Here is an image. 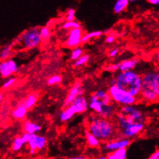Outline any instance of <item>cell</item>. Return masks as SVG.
<instances>
[{
	"label": "cell",
	"instance_id": "obj_1",
	"mask_svg": "<svg viewBox=\"0 0 159 159\" xmlns=\"http://www.w3.org/2000/svg\"><path fill=\"white\" fill-rule=\"evenodd\" d=\"M114 118L118 132L124 138H136L145 128V114L135 104L120 106Z\"/></svg>",
	"mask_w": 159,
	"mask_h": 159
},
{
	"label": "cell",
	"instance_id": "obj_2",
	"mask_svg": "<svg viewBox=\"0 0 159 159\" xmlns=\"http://www.w3.org/2000/svg\"><path fill=\"white\" fill-rule=\"evenodd\" d=\"M87 121V130L101 141L107 142L116 138L118 129L116 122L111 119L104 118L95 114L90 115Z\"/></svg>",
	"mask_w": 159,
	"mask_h": 159
},
{
	"label": "cell",
	"instance_id": "obj_3",
	"mask_svg": "<svg viewBox=\"0 0 159 159\" xmlns=\"http://www.w3.org/2000/svg\"><path fill=\"white\" fill-rule=\"evenodd\" d=\"M116 84L131 95L139 98L142 85V76L131 70L120 72L116 77Z\"/></svg>",
	"mask_w": 159,
	"mask_h": 159
},
{
	"label": "cell",
	"instance_id": "obj_4",
	"mask_svg": "<svg viewBox=\"0 0 159 159\" xmlns=\"http://www.w3.org/2000/svg\"><path fill=\"white\" fill-rule=\"evenodd\" d=\"M42 43L40 36V29L38 27H32L23 32L12 43V47L15 44H21L25 49H33L37 47Z\"/></svg>",
	"mask_w": 159,
	"mask_h": 159
},
{
	"label": "cell",
	"instance_id": "obj_5",
	"mask_svg": "<svg viewBox=\"0 0 159 159\" xmlns=\"http://www.w3.org/2000/svg\"><path fill=\"white\" fill-rule=\"evenodd\" d=\"M107 90L113 102L119 106L134 105L139 101V98L133 96L126 90L120 88L117 84L111 85Z\"/></svg>",
	"mask_w": 159,
	"mask_h": 159
},
{
	"label": "cell",
	"instance_id": "obj_6",
	"mask_svg": "<svg viewBox=\"0 0 159 159\" xmlns=\"http://www.w3.org/2000/svg\"><path fill=\"white\" fill-rule=\"evenodd\" d=\"M153 72H147L142 76V85L139 99L146 103H154L159 101V97L152 84Z\"/></svg>",
	"mask_w": 159,
	"mask_h": 159
},
{
	"label": "cell",
	"instance_id": "obj_7",
	"mask_svg": "<svg viewBox=\"0 0 159 159\" xmlns=\"http://www.w3.org/2000/svg\"><path fill=\"white\" fill-rule=\"evenodd\" d=\"M83 36H84V31L81 27L72 29L68 33L67 39L65 41L64 46L70 49H74L79 47L82 43Z\"/></svg>",
	"mask_w": 159,
	"mask_h": 159
},
{
	"label": "cell",
	"instance_id": "obj_8",
	"mask_svg": "<svg viewBox=\"0 0 159 159\" xmlns=\"http://www.w3.org/2000/svg\"><path fill=\"white\" fill-rule=\"evenodd\" d=\"M19 66L16 62L12 59L2 60L0 63V74L3 78H9L18 71Z\"/></svg>",
	"mask_w": 159,
	"mask_h": 159
},
{
	"label": "cell",
	"instance_id": "obj_9",
	"mask_svg": "<svg viewBox=\"0 0 159 159\" xmlns=\"http://www.w3.org/2000/svg\"><path fill=\"white\" fill-rule=\"evenodd\" d=\"M131 144V139L124 137L114 138L111 141H107L104 148L107 152H114L120 148H127Z\"/></svg>",
	"mask_w": 159,
	"mask_h": 159
},
{
	"label": "cell",
	"instance_id": "obj_10",
	"mask_svg": "<svg viewBox=\"0 0 159 159\" xmlns=\"http://www.w3.org/2000/svg\"><path fill=\"white\" fill-rule=\"evenodd\" d=\"M85 90L84 88H83L80 82H76L74 84L71 89L70 90V91L68 92L67 96L65 98L64 103H63V107H66L70 105L73 103V101L76 99L78 96H82L84 95Z\"/></svg>",
	"mask_w": 159,
	"mask_h": 159
},
{
	"label": "cell",
	"instance_id": "obj_11",
	"mask_svg": "<svg viewBox=\"0 0 159 159\" xmlns=\"http://www.w3.org/2000/svg\"><path fill=\"white\" fill-rule=\"evenodd\" d=\"M90 101H98L102 105H107L113 102L108 90H98L92 93L90 96Z\"/></svg>",
	"mask_w": 159,
	"mask_h": 159
},
{
	"label": "cell",
	"instance_id": "obj_12",
	"mask_svg": "<svg viewBox=\"0 0 159 159\" xmlns=\"http://www.w3.org/2000/svg\"><path fill=\"white\" fill-rule=\"evenodd\" d=\"M71 104L75 107L77 114H82V113L86 112L89 108L88 100L84 95L77 97Z\"/></svg>",
	"mask_w": 159,
	"mask_h": 159
},
{
	"label": "cell",
	"instance_id": "obj_13",
	"mask_svg": "<svg viewBox=\"0 0 159 159\" xmlns=\"http://www.w3.org/2000/svg\"><path fill=\"white\" fill-rule=\"evenodd\" d=\"M117 111V108L114 104V102H112L111 104L103 106L102 110H101V113L98 114V116L107 119H113L115 117Z\"/></svg>",
	"mask_w": 159,
	"mask_h": 159
},
{
	"label": "cell",
	"instance_id": "obj_14",
	"mask_svg": "<svg viewBox=\"0 0 159 159\" xmlns=\"http://www.w3.org/2000/svg\"><path fill=\"white\" fill-rule=\"evenodd\" d=\"M77 114L75 107L72 104L65 107V109L60 113V119L62 122H66L70 120L75 114Z\"/></svg>",
	"mask_w": 159,
	"mask_h": 159
},
{
	"label": "cell",
	"instance_id": "obj_15",
	"mask_svg": "<svg viewBox=\"0 0 159 159\" xmlns=\"http://www.w3.org/2000/svg\"><path fill=\"white\" fill-rule=\"evenodd\" d=\"M139 63V60L137 58L130 59V60H123L120 63V69L119 70L120 72H125V71L131 70L136 67L137 65Z\"/></svg>",
	"mask_w": 159,
	"mask_h": 159
},
{
	"label": "cell",
	"instance_id": "obj_16",
	"mask_svg": "<svg viewBox=\"0 0 159 159\" xmlns=\"http://www.w3.org/2000/svg\"><path fill=\"white\" fill-rule=\"evenodd\" d=\"M23 128L24 132L32 134H36L39 132L41 131V129H42V127L39 125H38V124L33 123L30 120H25L24 123H23Z\"/></svg>",
	"mask_w": 159,
	"mask_h": 159
},
{
	"label": "cell",
	"instance_id": "obj_17",
	"mask_svg": "<svg viewBox=\"0 0 159 159\" xmlns=\"http://www.w3.org/2000/svg\"><path fill=\"white\" fill-rule=\"evenodd\" d=\"M27 111H28V109L22 103H20L12 111V117L16 120H23L26 117Z\"/></svg>",
	"mask_w": 159,
	"mask_h": 159
},
{
	"label": "cell",
	"instance_id": "obj_18",
	"mask_svg": "<svg viewBox=\"0 0 159 159\" xmlns=\"http://www.w3.org/2000/svg\"><path fill=\"white\" fill-rule=\"evenodd\" d=\"M85 138L87 140V144L90 148H98L101 144V141L92 133H90L88 130L85 131Z\"/></svg>",
	"mask_w": 159,
	"mask_h": 159
},
{
	"label": "cell",
	"instance_id": "obj_19",
	"mask_svg": "<svg viewBox=\"0 0 159 159\" xmlns=\"http://www.w3.org/2000/svg\"><path fill=\"white\" fill-rule=\"evenodd\" d=\"M129 0H116L114 5V12L116 14L123 12L129 6Z\"/></svg>",
	"mask_w": 159,
	"mask_h": 159
},
{
	"label": "cell",
	"instance_id": "obj_20",
	"mask_svg": "<svg viewBox=\"0 0 159 159\" xmlns=\"http://www.w3.org/2000/svg\"><path fill=\"white\" fill-rule=\"evenodd\" d=\"M127 158V148H120L111 152L107 155V159H125Z\"/></svg>",
	"mask_w": 159,
	"mask_h": 159
},
{
	"label": "cell",
	"instance_id": "obj_21",
	"mask_svg": "<svg viewBox=\"0 0 159 159\" xmlns=\"http://www.w3.org/2000/svg\"><path fill=\"white\" fill-rule=\"evenodd\" d=\"M37 101L38 95L36 93H31L29 96H27V98L26 99H24V101H23L22 104L26 107L27 109L30 110L35 106Z\"/></svg>",
	"mask_w": 159,
	"mask_h": 159
},
{
	"label": "cell",
	"instance_id": "obj_22",
	"mask_svg": "<svg viewBox=\"0 0 159 159\" xmlns=\"http://www.w3.org/2000/svg\"><path fill=\"white\" fill-rule=\"evenodd\" d=\"M104 33V32L98 30V31H93V32H90V33L84 34V36H83L82 37V43H85L88 42V41H90V39H94V38L101 37Z\"/></svg>",
	"mask_w": 159,
	"mask_h": 159
},
{
	"label": "cell",
	"instance_id": "obj_23",
	"mask_svg": "<svg viewBox=\"0 0 159 159\" xmlns=\"http://www.w3.org/2000/svg\"><path fill=\"white\" fill-rule=\"evenodd\" d=\"M12 44H8V45L5 46L3 48H2L1 52H0V59L2 60L10 58L11 56H12Z\"/></svg>",
	"mask_w": 159,
	"mask_h": 159
},
{
	"label": "cell",
	"instance_id": "obj_24",
	"mask_svg": "<svg viewBox=\"0 0 159 159\" xmlns=\"http://www.w3.org/2000/svg\"><path fill=\"white\" fill-rule=\"evenodd\" d=\"M40 36L41 39H42V43H46L48 42L51 36V31H50V27L47 26L40 28Z\"/></svg>",
	"mask_w": 159,
	"mask_h": 159
},
{
	"label": "cell",
	"instance_id": "obj_25",
	"mask_svg": "<svg viewBox=\"0 0 159 159\" xmlns=\"http://www.w3.org/2000/svg\"><path fill=\"white\" fill-rule=\"evenodd\" d=\"M25 144V142L23 141V138L21 136H19L15 138L12 144V152H19L21 150L23 146Z\"/></svg>",
	"mask_w": 159,
	"mask_h": 159
},
{
	"label": "cell",
	"instance_id": "obj_26",
	"mask_svg": "<svg viewBox=\"0 0 159 159\" xmlns=\"http://www.w3.org/2000/svg\"><path fill=\"white\" fill-rule=\"evenodd\" d=\"M38 136L39 135L37 134H30V138L29 140L27 145L30 149H33V150H38L37 148V141H38Z\"/></svg>",
	"mask_w": 159,
	"mask_h": 159
},
{
	"label": "cell",
	"instance_id": "obj_27",
	"mask_svg": "<svg viewBox=\"0 0 159 159\" xmlns=\"http://www.w3.org/2000/svg\"><path fill=\"white\" fill-rule=\"evenodd\" d=\"M81 25L79 22L75 21H65L63 23V25L61 26V28L63 30H70L72 29H76V28H80Z\"/></svg>",
	"mask_w": 159,
	"mask_h": 159
},
{
	"label": "cell",
	"instance_id": "obj_28",
	"mask_svg": "<svg viewBox=\"0 0 159 159\" xmlns=\"http://www.w3.org/2000/svg\"><path fill=\"white\" fill-rule=\"evenodd\" d=\"M84 54V50L80 47H77L76 48H74L71 51L70 55V59L71 60H74L76 61L77 60H78L80 57Z\"/></svg>",
	"mask_w": 159,
	"mask_h": 159
},
{
	"label": "cell",
	"instance_id": "obj_29",
	"mask_svg": "<svg viewBox=\"0 0 159 159\" xmlns=\"http://www.w3.org/2000/svg\"><path fill=\"white\" fill-rule=\"evenodd\" d=\"M90 60V56L88 54H83L80 57L75 61L74 63V67H80V66L85 65L87 62Z\"/></svg>",
	"mask_w": 159,
	"mask_h": 159
},
{
	"label": "cell",
	"instance_id": "obj_30",
	"mask_svg": "<svg viewBox=\"0 0 159 159\" xmlns=\"http://www.w3.org/2000/svg\"><path fill=\"white\" fill-rule=\"evenodd\" d=\"M152 84L154 90L159 97V72H153Z\"/></svg>",
	"mask_w": 159,
	"mask_h": 159
},
{
	"label": "cell",
	"instance_id": "obj_31",
	"mask_svg": "<svg viewBox=\"0 0 159 159\" xmlns=\"http://www.w3.org/2000/svg\"><path fill=\"white\" fill-rule=\"evenodd\" d=\"M62 82V77L60 75H54L47 80V84L50 86L59 84Z\"/></svg>",
	"mask_w": 159,
	"mask_h": 159
},
{
	"label": "cell",
	"instance_id": "obj_32",
	"mask_svg": "<svg viewBox=\"0 0 159 159\" xmlns=\"http://www.w3.org/2000/svg\"><path fill=\"white\" fill-rule=\"evenodd\" d=\"M75 14H76V10L73 8H70L66 10V17H65V20L66 21H74L75 20Z\"/></svg>",
	"mask_w": 159,
	"mask_h": 159
},
{
	"label": "cell",
	"instance_id": "obj_33",
	"mask_svg": "<svg viewBox=\"0 0 159 159\" xmlns=\"http://www.w3.org/2000/svg\"><path fill=\"white\" fill-rule=\"evenodd\" d=\"M16 82V79L15 77H9V78L5 81L4 84H2V88L6 89H6L10 88V87H12V86Z\"/></svg>",
	"mask_w": 159,
	"mask_h": 159
},
{
	"label": "cell",
	"instance_id": "obj_34",
	"mask_svg": "<svg viewBox=\"0 0 159 159\" xmlns=\"http://www.w3.org/2000/svg\"><path fill=\"white\" fill-rule=\"evenodd\" d=\"M119 69H120V63H116L107 65L104 68V70L108 71V72H116V71L119 70Z\"/></svg>",
	"mask_w": 159,
	"mask_h": 159
},
{
	"label": "cell",
	"instance_id": "obj_35",
	"mask_svg": "<svg viewBox=\"0 0 159 159\" xmlns=\"http://www.w3.org/2000/svg\"><path fill=\"white\" fill-rule=\"evenodd\" d=\"M47 144V138L44 136H38L37 141V148L38 150H42Z\"/></svg>",
	"mask_w": 159,
	"mask_h": 159
},
{
	"label": "cell",
	"instance_id": "obj_36",
	"mask_svg": "<svg viewBox=\"0 0 159 159\" xmlns=\"http://www.w3.org/2000/svg\"><path fill=\"white\" fill-rule=\"evenodd\" d=\"M115 39H116L115 36H114V35L112 34H108L106 37V43L109 44L113 43L115 41Z\"/></svg>",
	"mask_w": 159,
	"mask_h": 159
},
{
	"label": "cell",
	"instance_id": "obj_37",
	"mask_svg": "<svg viewBox=\"0 0 159 159\" xmlns=\"http://www.w3.org/2000/svg\"><path fill=\"white\" fill-rule=\"evenodd\" d=\"M21 137H22V138H23V141L25 142V144H27L29 141V140H30V134L24 132L23 134L21 135Z\"/></svg>",
	"mask_w": 159,
	"mask_h": 159
},
{
	"label": "cell",
	"instance_id": "obj_38",
	"mask_svg": "<svg viewBox=\"0 0 159 159\" xmlns=\"http://www.w3.org/2000/svg\"><path fill=\"white\" fill-rule=\"evenodd\" d=\"M119 53V50L117 48H114L110 51L109 57H115Z\"/></svg>",
	"mask_w": 159,
	"mask_h": 159
},
{
	"label": "cell",
	"instance_id": "obj_39",
	"mask_svg": "<svg viewBox=\"0 0 159 159\" xmlns=\"http://www.w3.org/2000/svg\"><path fill=\"white\" fill-rule=\"evenodd\" d=\"M149 159H159V149L158 150L155 151V152L149 157Z\"/></svg>",
	"mask_w": 159,
	"mask_h": 159
},
{
	"label": "cell",
	"instance_id": "obj_40",
	"mask_svg": "<svg viewBox=\"0 0 159 159\" xmlns=\"http://www.w3.org/2000/svg\"><path fill=\"white\" fill-rule=\"evenodd\" d=\"M148 2H149L150 4L154 5V6H158L159 5V0H147Z\"/></svg>",
	"mask_w": 159,
	"mask_h": 159
},
{
	"label": "cell",
	"instance_id": "obj_41",
	"mask_svg": "<svg viewBox=\"0 0 159 159\" xmlns=\"http://www.w3.org/2000/svg\"><path fill=\"white\" fill-rule=\"evenodd\" d=\"M116 82H117V80H116V77H114V78H112L111 80H110V86L114 85V84H116Z\"/></svg>",
	"mask_w": 159,
	"mask_h": 159
},
{
	"label": "cell",
	"instance_id": "obj_42",
	"mask_svg": "<svg viewBox=\"0 0 159 159\" xmlns=\"http://www.w3.org/2000/svg\"><path fill=\"white\" fill-rule=\"evenodd\" d=\"M85 156H77V157H73L72 159H85Z\"/></svg>",
	"mask_w": 159,
	"mask_h": 159
},
{
	"label": "cell",
	"instance_id": "obj_43",
	"mask_svg": "<svg viewBox=\"0 0 159 159\" xmlns=\"http://www.w3.org/2000/svg\"><path fill=\"white\" fill-rule=\"evenodd\" d=\"M30 155H35V153H36V150H33V149H30Z\"/></svg>",
	"mask_w": 159,
	"mask_h": 159
},
{
	"label": "cell",
	"instance_id": "obj_44",
	"mask_svg": "<svg viewBox=\"0 0 159 159\" xmlns=\"http://www.w3.org/2000/svg\"><path fill=\"white\" fill-rule=\"evenodd\" d=\"M156 60H157V61H158V63H159V50L156 54Z\"/></svg>",
	"mask_w": 159,
	"mask_h": 159
},
{
	"label": "cell",
	"instance_id": "obj_45",
	"mask_svg": "<svg viewBox=\"0 0 159 159\" xmlns=\"http://www.w3.org/2000/svg\"><path fill=\"white\" fill-rule=\"evenodd\" d=\"M104 33H107V34H110V32H111V30H105V31H104Z\"/></svg>",
	"mask_w": 159,
	"mask_h": 159
},
{
	"label": "cell",
	"instance_id": "obj_46",
	"mask_svg": "<svg viewBox=\"0 0 159 159\" xmlns=\"http://www.w3.org/2000/svg\"><path fill=\"white\" fill-rule=\"evenodd\" d=\"M130 2H136V1H138V0H129Z\"/></svg>",
	"mask_w": 159,
	"mask_h": 159
}]
</instances>
